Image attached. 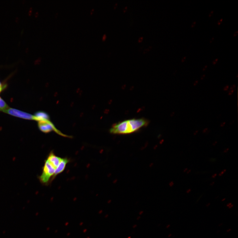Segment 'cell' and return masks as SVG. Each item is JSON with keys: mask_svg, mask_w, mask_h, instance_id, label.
<instances>
[{"mask_svg": "<svg viewBox=\"0 0 238 238\" xmlns=\"http://www.w3.org/2000/svg\"><path fill=\"white\" fill-rule=\"evenodd\" d=\"M191 170H188V171H187V174H189L191 172Z\"/></svg>", "mask_w": 238, "mask_h": 238, "instance_id": "cell-33", "label": "cell"}, {"mask_svg": "<svg viewBox=\"0 0 238 238\" xmlns=\"http://www.w3.org/2000/svg\"><path fill=\"white\" fill-rule=\"evenodd\" d=\"M218 58H217V59H216L215 60H214V61H213V65H215V64H216V63H217V62H218Z\"/></svg>", "mask_w": 238, "mask_h": 238, "instance_id": "cell-13", "label": "cell"}, {"mask_svg": "<svg viewBox=\"0 0 238 238\" xmlns=\"http://www.w3.org/2000/svg\"><path fill=\"white\" fill-rule=\"evenodd\" d=\"M34 116L35 121H37L45 120H50L49 115L44 112H37L35 113Z\"/></svg>", "mask_w": 238, "mask_h": 238, "instance_id": "cell-7", "label": "cell"}, {"mask_svg": "<svg viewBox=\"0 0 238 238\" xmlns=\"http://www.w3.org/2000/svg\"><path fill=\"white\" fill-rule=\"evenodd\" d=\"M2 85V84L1 83V81H0V85Z\"/></svg>", "mask_w": 238, "mask_h": 238, "instance_id": "cell-40", "label": "cell"}, {"mask_svg": "<svg viewBox=\"0 0 238 238\" xmlns=\"http://www.w3.org/2000/svg\"><path fill=\"white\" fill-rule=\"evenodd\" d=\"M198 130H196V131L195 132H194V135H196L197 134H198Z\"/></svg>", "mask_w": 238, "mask_h": 238, "instance_id": "cell-28", "label": "cell"}, {"mask_svg": "<svg viewBox=\"0 0 238 238\" xmlns=\"http://www.w3.org/2000/svg\"><path fill=\"white\" fill-rule=\"evenodd\" d=\"M9 108L6 103L0 97V111L4 112Z\"/></svg>", "mask_w": 238, "mask_h": 238, "instance_id": "cell-8", "label": "cell"}, {"mask_svg": "<svg viewBox=\"0 0 238 238\" xmlns=\"http://www.w3.org/2000/svg\"><path fill=\"white\" fill-rule=\"evenodd\" d=\"M127 9V8H125L124 9V11H125L126 10V9Z\"/></svg>", "mask_w": 238, "mask_h": 238, "instance_id": "cell-38", "label": "cell"}, {"mask_svg": "<svg viewBox=\"0 0 238 238\" xmlns=\"http://www.w3.org/2000/svg\"><path fill=\"white\" fill-rule=\"evenodd\" d=\"M3 86L2 85H0V93H1L3 89Z\"/></svg>", "mask_w": 238, "mask_h": 238, "instance_id": "cell-15", "label": "cell"}, {"mask_svg": "<svg viewBox=\"0 0 238 238\" xmlns=\"http://www.w3.org/2000/svg\"><path fill=\"white\" fill-rule=\"evenodd\" d=\"M187 170H188V169H187V168H185V169L184 170V172H186L187 171Z\"/></svg>", "mask_w": 238, "mask_h": 238, "instance_id": "cell-31", "label": "cell"}, {"mask_svg": "<svg viewBox=\"0 0 238 238\" xmlns=\"http://www.w3.org/2000/svg\"><path fill=\"white\" fill-rule=\"evenodd\" d=\"M207 68V66L206 65L205 66H204V68L203 69V71H204L206 70V69Z\"/></svg>", "mask_w": 238, "mask_h": 238, "instance_id": "cell-23", "label": "cell"}, {"mask_svg": "<svg viewBox=\"0 0 238 238\" xmlns=\"http://www.w3.org/2000/svg\"><path fill=\"white\" fill-rule=\"evenodd\" d=\"M186 57L185 56V57H184L183 58H182V59L181 60V62H185V61H186Z\"/></svg>", "mask_w": 238, "mask_h": 238, "instance_id": "cell-16", "label": "cell"}, {"mask_svg": "<svg viewBox=\"0 0 238 238\" xmlns=\"http://www.w3.org/2000/svg\"><path fill=\"white\" fill-rule=\"evenodd\" d=\"M143 40V38L142 37L139 38V42H141Z\"/></svg>", "mask_w": 238, "mask_h": 238, "instance_id": "cell-27", "label": "cell"}, {"mask_svg": "<svg viewBox=\"0 0 238 238\" xmlns=\"http://www.w3.org/2000/svg\"><path fill=\"white\" fill-rule=\"evenodd\" d=\"M233 207V205H230V206L229 207L230 208H231Z\"/></svg>", "mask_w": 238, "mask_h": 238, "instance_id": "cell-36", "label": "cell"}, {"mask_svg": "<svg viewBox=\"0 0 238 238\" xmlns=\"http://www.w3.org/2000/svg\"><path fill=\"white\" fill-rule=\"evenodd\" d=\"M217 176V174L215 173V174H214L212 175V177L213 178H215L216 177V176Z\"/></svg>", "mask_w": 238, "mask_h": 238, "instance_id": "cell-20", "label": "cell"}, {"mask_svg": "<svg viewBox=\"0 0 238 238\" xmlns=\"http://www.w3.org/2000/svg\"><path fill=\"white\" fill-rule=\"evenodd\" d=\"M223 21V19H221L217 23V24L218 25H220L222 23V22Z\"/></svg>", "mask_w": 238, "mask_h": 238, "instance_id": "cell-10", "label": "cell"}, {"mask_svg": "<svg viewBox=\"0 0 238 238\" xmlns=\"http://www.w3.org/2000/svg\"><path fill=\"white\" fill-rule=\"evenodd\" d=\"M232 205V204L231 203H229L227 205V207H229L231 205Z\"/></svg>", "mask_w": 238, "mask_h": 238, "instance_id": "cell-32", "label": "cell"}, {"mask_svg": "<svg viewBox=\"0 0 238 238\" xmlns=\"http://www.w3.org/2000/svg\"><path fill=\"white\" fill-rule=\"evenodd\" d=\"M196 21H194V22H193V23H192V25H191V27L192 28H193L194 27V26H196Z\"/></svg>", "mask_w": 238, "mask_h": 238, "instance_id": "cell-11", "label": "cell"}, {"mask_svg": "<svg viewBox=\"0 0 238 238\" xmlns=\"http://www.w3.org/2000/svg\"><path fill=\"white\" fill-rule=\"evenodd\" d=\"M213 13H214V11H212L210 12V14H209V17H211L213 15Z\"/></svg>", "mask_w": 238, "mask_h": 238, "instance_id": "cell-12", "label": "cell"}, {"mask_svg": "<svg viewBox=\"0 0 238 238\" xmlns=\"http://www.w3.org/2000/svg\"><path fill=\"white\" fill-rule=\"evenodd\" d=\"M148 123V120L143 118L125 120L113 125L110 132L114 134H131L147 126Z\"/></svg>", "mask_w": 238, "mask_h": 238, "instance_id": "cell-1", "label": "cell"}, {"mask_svg": "<svg viewBox=\"0 0 238 238\" xmlns=\"http://www.w3.org/2000/svg\"><path fill=\"white\" fill-rule=\"evenodd\" d=\"M208 130V128H206L205 129H204L203 131V133H205Z\"/></svg>", "mask_w": 238, "mask_h": 238, "instance_id": "cell-21", "label": "cell"}, {"mask_svg": "<svg viewBox=\"0 0 238 238\" xmlns=\"http://www.w3.org/2000/svg\"><path fill=\"white\" fill-rule=\"evenodd\" d=\"M191 189H189L187 190V194H189L191 192Z\"/></svg>", "mask_w": 238, "mask_h": 238, "instance_id": "cell-22", "label": "cell"}, {"mask_svg": "<svg viewBox=\"0 0 238 238\" xmlns=\"http://www.w3.org/2000/svg\"><path fill=\"white\" fill-rule=\"evenodd\" d=\"M225 124H226V123H225V122H223L221 124V127H223V126H225Z\"/></svg>", "mask_w": 238, "mask_h": 238, "instance_id": "cell-25", "label": "cell"}, {"mask_svg": "<svg viewBox=\"0 0 238 238\" xmlns=\"http://www.w3.org/2000/svg\"><path fill=\"white\" fill-rule=\"evenodd\" d=\"M234 90H230L229 91V94L230 95L232 94V93L234 92Z\"/></svg>", "mask_w": 238, "mask_h": 238, "instance_id": "cell-17", "label": "cell"}, {"mask_svg": "<svg viewBox=\"0 0 238 238\" xmlns=\"http://www.w3.org/2000/svg\"><path fill=\"white\" fill-rule=\"evenodd\" d=\"M4 112L12 116L20 118L21 119L34 120V115L13 108H9Z\"/></svg>", "mask_w": 238, "mask_h": 238, "instance_id": "cell-4", "label": "cell"}, {"mask_svg": "<svg viewBox=\"0 0 238 238\" xmlns=\"http://www.w3.org/2000/svg\"><path fill=\"white\" fill-rule=\"evenodd\" d=\"M56 169L49 161L47 159L45 160L42 168V174L39 177L40 182L45 185L50 184V181Z\"/></svg>", "mask_w": 238, "mask_h": 238, "instance_id": "cell-2", "label": "cell"}, {"mask_svg": "<svg viewBox=\"0 0 238 238\" xmlns=\"http://www.w3.org/2000/svg\"><path fill=\"white\" fill-rule=\"evenodd\" d=\"M47 160L56 169L60 162L62 158L58 157L55 154L53 151H51L48 155Z\"/></svg>", "mask_w": 238, "mask_h": 238, "instance_id": "cell-6", "label": "cell"}, {"mask_svg": "<svg viewBox=\"0 0 238 238\" xmlns=\"http://www.w3.org/2000/svg\"><path fill=\"white\" fill-rule=\"evenodd\" d=\"M198 80H197V81H196L194 83V85H197V84H198Z\"/></svg>", "mask_w": 238, "mask_h": 238, "instance_id": "cell-26", "label": "cell"}, {"mask_svg": "<svg viewBox=\"0 0 238 238\" xmlns=\"http://www.w3.org/2000/svg\"><path fill=\"white\" fill-rule=\"evenodd\" d=\"M106 37V36L105 35H104V36H103V40H105V39Z\"/></svg>", "mask_w": 238, "mask_h": 238, "instance_id": "cell-34", "label": "cell"}, {"mask_svg": "<svg viewBox=\"0 0 238 238\" xmlns=\"http://www.w3.org/2000/svg\"><path fill=\"white\" fill-rule=\"evenodd\" d=\"M238 33V31H237L236 32H235L234 34V37H236V36L237 35Z\"/></svg>", "mask_w": 238, "mask_h": 238, "instance_id": "cell-18", "label": "cell"}, {"mask_svg": "<svg viewBox=\"0 0 238 238\" xmlns=\"http://www.w3.org/2000/svg\"><path fill=\"white\" fill-rule=\"evenodd\" d=\"M214 40V37H213L212 38V39L210 40V43H212L213 42Z\"/></svg>", "mask_w": 238, "mask_h": 238, "instance_id": "cell-24", "label": "cell"}, {"mask_svg": "<svg viewBox=\"0 0 238 238\" xmlns=\"http://www.w3.org/2000/svg\"><path fill=\"white\" fill-rule=\"evenodd\" d=\"M205 74H203V75L201 77V79H204V78H205Z\"/></svg>", "mask_w": 238, "mask_h": 238, "instance_id": "cell-29", "label": "cell"}, {"mask_svg": "<svg viewBox=\"0 0 238 238\" xmlns=\"http://www.w3.org/2000/svg\"><path fill=\"white\" fill-rule=\"evenodd\" d=\"M229 85H226L225 86V87L223 88V90L225 91H227L228 90V89H229Z\"/></svg>", "mask_w": 238, "mask_h": 238, "instance_id": "cell-14", "label": "cell"}, {"mask_svg": "<svg viewBox=\"0 0 238 238\" xmlns=\"http://www.w3.org/2000/svg\"><path fill=\"white\" fill-rule=\"evenodd\" d=\"M214 184H215V182H211V183L210 184V185H211V186H213V185Z\"/></svg>", "mask_w": 238, "mask_h": 238, "instance_id": "cell-35", "label": "cell"}, {"mask_svg": "<svg viewBox=\"0 0 238 238\" xmlns=\"http://www.w3.org/2000/svg\"><path fill=\"white\" fill-rule=\"evenodd\" d=\"M225 199H226L225 198H223V199H222V201H224L225 200Z\"/></svg>", "mask_w": 238, "mask_h": 238, "instance_id": "cell-39", "label": "cell"}, {"mask_svg": "<svg viewBox=\"0 0 238 238\" xmlns=\"http://www.w3.org/2000/svg\"><path fill=\"white\" fill-rule=\"evenodd\" d=\"M217 141H215V142H214V143H213V146H215V145H216V144H217Z\"/></svg>", "mask_w": 238, "mask_h": 238, "instance_id": "cell-30", "label": "cell"}, {"mask_svg": "<svg viewBox=\"0 0 238 238\" xmlns=\"http://www.w3.org/2000/svg\"><path fill=\"white\" fill-rule=\"evenodd\" d=\"M38 126L40 130L45 133H50L54 131L56 133L65 137L71 138V137L66 135L62 133L58 129L50 120H45L38 121Z\"/></svg>", "mask_w": 238, "mask_h": 238, "instance_id": "cell-3", "label": "cell"}, {"mask_svg": "<svg viewBox=\"0 0 238 238\" xmlns=\"http://www.w3.org/2000/svg\"><path fill=\"white\" fill-rule=\"evenodd\" d=\"M226 171V169L223 170L222 171H221V172L220 173L219 175L220 176H222V175L225 173Z\"/></svg>", "mask_w": 238, "mask_h": 238, "instance_id": "cell-9", "label": "cell"}, {"mask_svg": "<svg viewBox=\"0 0 238 238\" xmlns=\"http://www.w3.org/2000/svg\"><path fill=\"white\" fill-rule=\"evenodd\" d=\"M69 162H70V160L69 159L67 158H62L58 166V167L55 171L53 176L52 177L51 181H50V183H51L58 175L61 174V173L64 171L67 165Z\"/></svg>", "mask_w": 238, "mask_h": 238, "instance_id": "cell-5", "label": "cell"}, {"mask_svg": "<svg viewBox=\"0 0 238 238\" xmlns=\"http://www.w3.org/2000/svg\"><path fill=\"white\" fill-rule=\"evenodd\" d=\"M229 148H227L225 149L224 151H223V152L224 153H227L228 152V151H229Z\"/></svg>", "mask_w": 238, "mask_h": 238, "instance_id": "cell-19", "label": "cell"}, {"mask_svg": "<svg viewBox=\"0 0 238 238\" xmlns=\"http://www.w3.org/2000/svg\"><path fill=\"white\" fill-rule=\"evenodd\" d=\"M231 229H229V230H228L227 231V232H229L230 231H231Z\"/></svg>", "mask_w": 238, "mask_h": 238, "instance_id": "cell-37", "label": "cell"}]
</instances>
